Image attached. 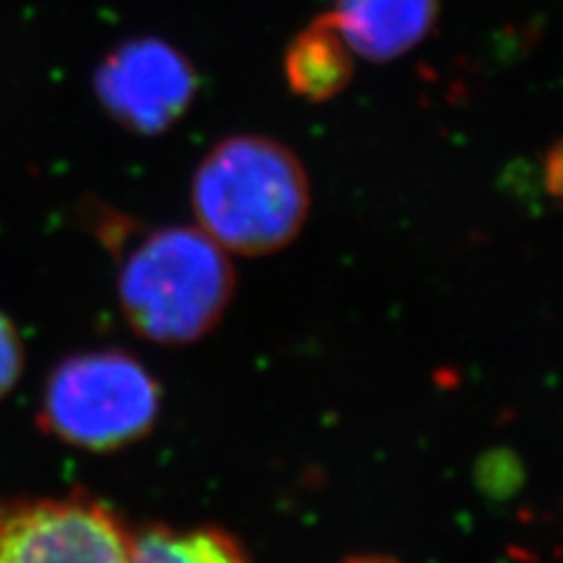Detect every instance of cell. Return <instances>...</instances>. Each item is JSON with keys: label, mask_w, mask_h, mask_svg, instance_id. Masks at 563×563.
<instances>
[{"label": "cell", "mask_w": 563, "mask_h": 563, "mask_svg": "<svg viewBox=\"0 0 563 563\" xmlns=\"http://www.w3.org/2000/svg\"><path fill=\"white\" fill-rule=\"evenodd\" d=\"M196 225L228 254L271 256L303 233L312 184L301 157L266 134L223 136L190 179Z\"/></svg>", "instance_id": "6da1fadb"}, {"label": "cell", "mask_w": 563, "mask_h": 563, "mask_svg": "<svg viewBox=\"0 0 563 563\" xmlns=\"http://www.w3.org/2000/svg\"><path fill=\"white\" fill-rule=\"evenodd\" d=\"M235 285L231 254L198 225L155 228L118 271V296L130 327L163 345L207 336L231 306Z\"/></svg>", "instance_id": "7a4b0ae2"}, {"label": "cell", "mask_w": 563, "mask_h": 563, "mask_svg": "<svg viewBox=\"0 0 563 563\" xmlns=\"http://www.w3.org/2000/svg\"><path fill=\"white\" fill-rule=\"evenodd\" d=\"M161 413V387L128 352L97 350L59 362L47 376L38 426L59 442L120 451L146 437Z\"/></svg>", "instance_id": "3957f363"}, {"label": "cell", "mask_w": 563, "mask_h": 563, "mask_svg": "<svg viewBox=\"0 0 563 563\" xmlns=\"http://www.w3.org/2000/svg\"><path fill=\"white\" fill-rule=\"evenodd\" d=\"M132 550L125 523L80 493L0 505V563H132Z\"/></svg>", "instance_id": "277c9868"}, {"label": "cell", "mask_w": 563, "mask_h": 563, "mask_svg": "<svg viewBox=\"0 0 563 563\" xmlns=\"http://www.w3.org/2000/svg\"><path fill=\"white\" fill-rule=\"evenodd\" d=\"M97 95L109 113L136 134H163L198 95L192 62L161 38H134L99 66Z\"/></svg>", "instance_id": "5b68a950"}, {"label": "cell", "mask_w": 563, "mask_h": 563, "mask_svg": "<svg viewBox=\"0 0 563 563\" xmlns=\"http://www.w3.org/2000/svg\"><path fill=\"white\" fill-rule=\"evenodd\" d=\"M327 14L357 59L390 64L428 41L439 0H333Z\"/></svg>", "instance_id": "8992f818"}, {"label": "cell", "mask_w": 563, "mask_h": 563, "mask_svg": "<svg viewBox=\"0 0 563 563\" xmlns=\"http://www.w3.org/2000/svg\"><path fill=\"white\" fill-rule=\"evenodd\" d=\"M357 57L329 14L298 31L282 57L287 87L310 103H324L347 90Z\"/></svg>", "instance_id": "52a82bcc"}, {"label": "cell", "mask_w": 563, "mask_h": 563, "mask_svg": "<svg viewBox=\"0 0 563 563\" xmlns=\"http://www.w3.org/2000/svg\"><path fill=\"white\" fill-rule=\"evenodd\" d=\"M132 563H246V556L238 540L219 528L153 526L134 536Z\"/></svg>", "instance_id": "ba28073f"}, {"label": "cell", "mask_w": 563, "mask_h": 563, "mask_svg": "<svg viewBox=\"0 0 563 563\" xmlns=\"http://www.w3.org/2000/svg\"><path fill=\"white\" fill-rule=\"evenodd\" d=\"M24 368V345L20 331L10 317L0 310V399L8 397Z\"/></svg>", "instance_id": "9c48e42d"}, {"label": "cell", "mask_w": 563, "mask_h": 563, "mask_svg": "<svg viewBox=\"0 0 563 563\" xmlns=\"http://www.w3.org/2000/svg\"><path fill=\"white\" fill-rule=\"evenodd\" d=\"M548 186L550 192L563 200V141H559L548 155Z\"/></svg>", "instance_id": "30bf717a"}, {"label": "cell", "mask_w": 563, "mask_h": 563, "mask_svg": "<svg viewBox=\"0 0 563 563\" xmlns=\"http://www.w3.org/2000/svg\"><path fill=\"white\" fill-rule=\"evenodd\" d=\"M360 563H378V561H360Z\"/></svg>", "instance_id": "8fae6325"}]
</instances>
